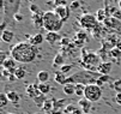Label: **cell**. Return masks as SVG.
<instances>
[{
  "label": "cell",
  "instance_id": "6da1fadb",
  "mask_svg": "<svg viewBox=\"0 0 121 114\" xmlns=\"http://www.w3.org/2000/svg\"><path fill=\"white\" fill-rule=\"evenodd\" d=\"M39 55V49L36 46H32L29 41L18 42L11 48V57L21 64H29L35 61Z\"/></svg>",
  "mask_w": 121,
  "mask_h": 114
},
{
  "label": "cell",
  "instance_id": "7a4b0ae2",
  "mask_svg": "<svg viewBox=\"0 0 121 114\" xmlns=\"http://www.w3.org/2000/svg\"><path fill=\"white\" fill-rule=\"evenodd\" d=\"M99 76H101L99 73H95L89 70H80V71L73 73L72 76L67 77V83H72V84L80 83L84 85H89V84L96 83Z\"/></svg>",
  "mask_w": 121,
  "mask_h": 114
},
{
  "label": "cell",
  "instance_id": "3957f363",
  "mask_svg": "<svg viewBox=\"0 0 121 114\" xmlns=\"http://www.w3.org/2000/svg\"><path fill=\"white\" fill-rule=\"evenodd\" d=\"M64 26V22L58 17V14L53 10H48L43 16V29L46 31L59 32Z\"/></svg>",
  "mask_w": 121,
  "mask_h": 114
},
{
  "label": "cell",
  "instance_id": "277c9868",
  "mask_svg": "<svg viewBox=\"0 0 121 114\" xmlns=\"http://www.w3.org/2000/svg\"><path fill=\"white\" fill-rule=\"evenodd\" d=\"M99 57L92 52V51H86L83 48V51H82V64L84 65V67L86 70H95L97 71V66L101 64L99 62Z\"/></svg>",
  "mask_w": 121,
  "mask_h": 114
},
{
  "label": "cell",
  "instance_id": "5b68a950",
  "mask_svg": "<svg viewBox=\"0 0 121 114\" xmlns=\"http://www.w3.org/2000/svg\"><path fill=\"white\" fill-rule=\"evenodd\" d=\"M84 97H85L86 100H89L91 103L99 101L101 97H102V89H101V87H98L96 83L86 85V87H85Z\"/></svg>",
  "mask_w": 121,
  "mask_h": 114
},
{
  "label": "cell",
  "instance_id": "8992f818",
  "mask_svg": "<svg viewBox=\"0 0 121 114\" xmlns=\"http://www.w3.org/2000/svg\"><path fill=\"white\" fill-rule=\"evenodd\" d=\"M79 25L84 29V30H94L97 24H98V21L96 18V14H91V13H84L82 17L79 18Z\"/></svg>",
  "mask_w": 121,
  "mask_h": 114
},
{
  "label": "cell",
  "instance_id": "52a82bcc",
  "mask_svg": "<svg viewBox=\"0 0 121 114\" xmlns=\"http://www.w3.org/2000/svg\"><path fill=\"white\" fill-rule=\"evenodd\" d=\"M56 14H58V17L65 23V22H67L68 19H70V17H71V9H70V6H56V7H54V10H53Z\"/></svg>",
  "mask_w": 121,
  "mask_h": 114
},
{
  "label": "cell",
  "instance_id": "ba28073f",
  "mask_svg": "<svg viewBox=\"0 0 121 114\" xmlns=\"http://www.w3.org/2000/svg\"><path fill=\"white\" fill-rule=\"evenodd\" d=\"M106 28H109L112 30H115L116 32H120L121 34V23L119 19L114 18V17H108L104 22H103Z\"/></svg>",
  "mask_w": 121,
  "mask_h": 114
},
{
  "label": "cell",
  "instance_id": "9c48e42d",
  "mask_svg": "<svg viewBox=\"0 0 121 114\" xmlns=\"http://www.w3.org/2000/svg\"><path fill=\"white\" fill-rule=\"evenodd\" d=\"M88 42V36H86V32L85 31H78L74 39H73V44L77 47H84V44Z\"/></svg>",
  "mask_w": 121,
  "mask_h": 114
},
{
  "label": "cell",
  "instance_id": "30bf717a",
  "mask_svg": "<svg viewBox=\"0 0 121 114\" xmlns=\"http://www.w3.org/2000/svg\"><path fill=\"white\" fill-rule=\"evenodd\" d=\"M112 67H113V64L112 62L103 61V62H101L98 66H97V73L103 75V76H109V73L112 71Z\"/></svg>",
  "mask_w": 121,
  "mask_h": 114
},
{
  "label": "cell",
  "instance_id": "8fae6325",
  "mask_svg": "<svg viewBox=\"0 0 121 114\" xmlns=\"http://www.w3.org/2000/svg\"><path fill=\"white\" fill-rule=\"evenodd\" d=\"M26 91V95L30 97V99H35L36 96H39L41 94V91L39 90V83H32V84H29L25 89Z\"/></svg>",
  "mask_w": 121,
  "mask_h": 114
},
{
  "label": "cell",
  "instance_id": "7c38bea8",
  "mask_svg": "<svg viewBox=\"0 0 121 114\" xmlns=\"http://www.w3.org/2000/svg\"><path fill=\"white\" fill-rule=\"evenodd\" d=\"M43 16H44V12H37V13H34L31 16V21H32V24L36 29H40V28H43Z\"/></svg>",
  "mask_w": 121,
  "mask_h": 114
},
{
  "label": "cell",
  "instance_id": "4fadbf2b",
  "mask_svg": "<svg viewBox=\"0 0 121 114\" xmlns=\"http://www.w3.org/2000/svg\"><path fill=\"white\" fill-rule=\"evenodd\" d=\"M16 64H17V61H16L12 57H9V58L1 64V65H3V69H4V70H9L10 73L13 75V73L16 72V70H17Z\"/></svg>",
  "mask_w": 121,
  "mask_h": 114
},
{
  "label": "cell",
  "instance_id": "5bb4252c",
  "mask_svg": "<svg viewBox=\"0 0 121 114\" xmlns=\"http://www.w3.org/2000/svg\"><path fill=\"white\" fill-rule=\"evenodd\" d=\"M46 41L49 43V44H55L56 42L61 41V36L59 32H54V31H47V34H46Z\"/></svg>",
  "mask_w": 121,
  "mask_h": 114
},
{
  "label": "cell",
  "instance_id": "9a60e30c",
  "mask_svg": "<svg viewBox=\"0 0 121 114\" xmlns=\"http://www.w3.org/2000/svg\"><path fill=\"white\" fill-rule=\"evenodd\" d=\"M46 40V37L42 35V34H40V32H37V34H35L34 36H29V42L32 44V46H39V44H41V43H43V41Z\"/></svg>",
  "mask_w": 121,
  "mask_h": 114
},
{
  "label": "cell",
  "instance_id": "2e32d148",
  "mask_svg": "<svg viewBox=\"0 0 121 114\" xmlns=\"http://www.w3.org/2000/svg\"><path fill=\"white\" fill-rule=\"evenodd\" d=\"M54 80L58 84H61L62 87L67 84V76L65 73H62L61 71H55L54 73Z\"/></svg>",
  "mask_w": 121,
  "mask_h": 114
},
{
  "label": "cell",
  "instance_id": "e0dca14e",
  "mask_svg": "<svg viewBox=\"0 0 121 114\" xmlns=\"http://www.w3.org/2000/svg\"><path fill=\"white\" fill-rule=\"evenodd\" d=\"M78 106H79L80 109L84 112V114H89V110L91 109V102H90L89 100H86L85 97H83V99L79 100Z\"/></svg>",
  "mask_w": 121,
  "mask_h": 114
},
{
  "label": "cell",
  "instance_id": "ac0fdd59",
  "mask_svg": "<svg viewBox=\"0 0 121 114\" xmlns=\"http://www.w3.org/2000/svg\"><path fill=\"white\" fill-rule=\"evenodd\" d=\"M14 39V32L12 30H4L1 32V40L5 43H11Z\"/></svg>",
  "mask_w": 121,
  "mask_h": 114
},
{
  "label": "cell",
  "instance_id": "d6986e66",
  "mask_svg": "<svg viewBox=\"0 0 121 114\" xmlns=\"http://www.w3.org/2000/svg\"><path fill=\"white\" fill-rule=\"evenodd\" d=\"M39 83H49V78H50V75L48 71L46 70H42V71H39L37 76H36Z\"/></svg>",
  "mask_w": 121,
  "mask_h": 114
},
{
  "label": "cell",
  "instance_id": "ffe728a7",
  "mask_svg": "<svg viewBox=\"0 0 121 114\" xmlns=\"http://www.w3.org/2000/svg\"><path fill=\"white\" fill-rule=\"evenodd\" d=\"M104 28H106V26H104V24H103V23H98L97 26H96L94 30H91L92 36H94L95 39H101L103 31H104Z\"/></svg>",
  "mask_w": 121,
  "mask_h": 114
},
{
  "label": "cell",
  "instance_id": "44dd1931",
  "mask_svg": "<svg viewBox=\"0 0 121 114\" xmlns=\"http://www.w3.org/2000/svg\"><path fill=\"white\" fill-rule=\"evenodd\" d=\"M65 65V57L61 53H58L53 60V67H61Z\"/></svg>",
  "mask_w": 121,
  "mask_h": 114
},
{
  "label": "cell",
  "instance_id": "7402d4cb",
  "mask_svg": "<svg viewBox=\"0 0 121 114\" xmlns=\"http://www.w3.org/2000/svg\"><path fill=\"white\" fill-rule=\"evenodd\" d=\"M7 97H9L10 102L13 103V105H18V102H19V100H21L19 94L16 92V91H13V90H10V91L7 92Z\"/></svg>",
  "mask_w": 121,
  "mask_h": 114
},
{
  "label": "cell",
  "instance_id": "603a6c76",
  "mask_svg": "<svg viewBox=\"0 0 121 114\" xmlns=\"http://www.w3.org/2000/svg\"><path fill=\"white\" fill-rule=\"evenodd\" d=\"M62 91H64V94L67 95V96H71V95L76 94V84L67 83L66 85L62 87Z\"/></svg>",
  "mask_w": 121,
  "mask_h": 114
},
{
  "label": "cell",
  "instance_id": "cb8c5ba5",
  "mask_svg": "<svg viewBox=\"0 0 121 114\" xmlns=\"http://www.w3.org/2000/svg\"><path fill=\"white\" fill-rule=\"evenodd\" d=\"M108 17H109V16H108L107 11H106V10H103V9H99V10L96 12V18H97L98 23H103Z\"/></svg>",
  "mask_w": 121,
  "mask_h": 114
},
{
  "label": "cell",
  "instance_id": "d4e9b609",
  "mask_svg": "<svg viewBox=\"0 0 121 114\" xmlns=\"http://www.w3.org/2000/svg\"><path fill=\"white\" fill-rule=\"evenodd\" d=\"M42 109L46 112V113H50L52 110L54 109V102H53V99L52 100H46V102H44V105H43V107H42Z\"/></svg>",
  "mask_w": 121,
  "mask_h": 114
},
{
  "label": "cell",
  "instance_id": "484cf974",
  "mask_svg": "<svg viewBox=\"0 0 121 114\" xmlns=\"http://www.w3.org/2000/svg\"><path fill=\"white\" fill-rule=\"evenodd\" d=\"M46 95H43V94H40L39 96H36L35 99H34V102H35V105L37 106V107H43V105H44V102H46Z\"/></svg>",
  "mask_w": 121,
  "mask_h": 114
},
{
  "label": "cell",
  "instance_id": "4316f807",
  "mask_svg": "<svg viewBox=\"0 0 121 114\" xmlns=\"http://www.w3.org/2000/svg\"><path fill=\"white\" fill-rule=\"evenodd\" d=\"M39 90L41 91V94L47 95L52 90V87H50L49 83H39Z\"/></svg>",
  "mask_w": 121,
  "mask_h": 114
},
{
  "label": "cell",
  "instance_id": "83f0119b",
  "mask_svg": "<svg viewBox=\"0 0 121 114\" xmlns=\"http://www.w3.org/2000/svg\"><path fill=\"white\" fill-rule=\"evenodd\" d=\"M85 87H86V85L80 84V83L76 84V95L79 96V97H84V94H85Z\"/></svg>",
  "mask_w": 121,
  "mask_h": 114
},
{
  "label": "cell",
  "instance_id": "f1b7e54d",
  "mask_svg": "<svg viewBox=\"0 0 121 114\" xmlns=\"http://www.w3.org/2000/svg\"><path fill=\"white\" fill-rule=\"evenodd\" d=\"M14 76L17 77V79H18V80H21V79H23L26 76V71L23 67H18V69L16 70V72H14Z\"/></svg>",
  "mask_w": 121,
  "mask_h": 114
},
{
  "label": "cell",
  "instance_id": "f546056e",
  "mask_svg": "<svg viewBox=\"0 0 121 114\" xmlns=\"http://www.w3.org/2000/svg\"><path fill=\"white\" fill-rule=\"evenodd\" d=\"M10 100H9V97H7V94H0V107H6L9 105Z\"/></svg>",
  "mask_w": 121,
  "mask_h": 114
},
{
  "label": "cell",
  "instance_id": "4dcf8cb0",
  "mask_svg": "<svg viewBox=\"0 0 121 114\" xmlns=\"http://www.w3.org/2000/svg\"><path fill=\"white\" fill-rule=\"evenodd\" d=\"M72 69H73V65H72V64H67V65L65 64L64 66H61V67H60V70H59V71H61L62 73L67 75V73H70V72L72 71Z\"/></svg>",
  "mask_w": 121,
  "mask_h": 114
},
{
  "label": "cell",
  "instance_id": "1f68e13d",
  "mask_svg": "<svg viewBox=\"0 0 121 114\" xmlns=\"http://www.w3.org/2000/svg\"><path fill=\"white\" fill-rule=\"evenodd\" d=\"M53 102H54V109H60L61 110V107L65 106V100L64 99H59V101L53 99Z\"/></svg>",
  "mask_w": 121,
  "mask_h": 114
},
{
  "label": "cell",
  "instance_id": "d6a6232c",
  "mask_svg": "<svg viewBox=\"0 0 121 114\" xmlns=\"http://www.w3.org/2000/svg\"><path fill=\"white\" fill-rule=\"evenodd\" d=\"M109 54H110L112 57H114V58H120V57H121V49L114 47V48H112V49H110Z\"/></svg>",
  "mask_w": 121,
  "mask_h": 114
},
{
  "label": "cell",
  "instance_id": "836d02e7",
  "mask_svg": "<svg viewBox=\"0 0 121 114\" xmlns=\"http://www.w3.org/2000/svg\"><path fill=\"white\" fill-rule=\"evenodd\" d=\"M108 79H109V76H103V75H101V76L98 77V79H97L96 84H97L98 87H101V85H102L103 83H106Z\"/></svg>",
  "mask_w": 121,
  "mask_h": 114
},
{
  "label": "cell",
  "instance_id": "e575fe53",
  "mask_svg": "<svg viewBox=\"0 0 121 114\" xmlns=\"http://www.w3.org/2000/svg\"><path fill=\"white\" fill-rule=\"evenodd\" d=\"M72 42H71V40L70 39H67V37H62L61 39V41H60V44H61V47L62 48H65V47H68Z\"/></svg>",
  "mask_w": 121,
  "mask_h": 114
},
{
  "label": "cell",
  "instance_id": "d590c367",
  "mask_svg": "<svg viewBox=\"0 0 121 114\" xmlns=\"http://www.w3.org/2000/svg\"><path fill=\"white\" fill-rule=\"evenodd\" d=\"M29 10L31 11V13H32V14H34V13H37V12H40V7H39L36 4H30Z\"/></svg>",
  "mask_w": 121,
  "mask_h": 114
},
{
  "label": "cell",
  "instance_id": "8d00e7d4",
  "mask_svg": "<svg viewBox=\"0 0 121 114\" xmlns=\"http://www.w3.org/2000/svg\"><path fill=\"white\" fill-rule=\"evenodd\" d=\"M70 9H71V11H74V10H77V9H79V6H80V3L78 1V0H76V1H72L70 5Z\"/></svg>",
  "mask_w": 121,
  "mask_h": 114
},
{
  "label": "cell",
  "instance_id": "74e56055",
  "mask_svg": "<svg viewBox=\"0 0 121 114\" xmlns=\"http://www.w3.org/2000/svg\"><path fill=\"white\" fill-rule=\"evenodd\" d=\"M55 7L56 6H67V0H53Z\"/></svg>",
  "mask_w": 121,
  "mask_h": 114
},
{
  "label": "cell",
  "instance_id": "f35d334b",
  "mask_svg": "<svg viewBox=\"0 0 121 114\" xmlns=\"http://www.w3.org/2000/svg\"><path fill=\"white\" fill-rule=\"evenodd\" d=\"M76 109H77V107H76L74 105H68V106H66V107H65V112H68L70 114H72Z\"/></svg>",
  "mask_w": 121,
  "mask_h": 114
},
{
  "label": "cell",
  "instance_id": "ab89813d",
  "mask_svg": "<svg viewBox=\"0 0 121 114\" xmlns=\"http://www.w3.org/2000/svg\"><path fill=\"white\" fill-rule=\"evenodd\" d=\"M13 18H14L16 22H23V21H24L23 14H21V13H16V14L13 16Z\"/></svg>",
  "mask_w": 121,
  "mask_h": 114
},
{
  "label": "cell",
  "instance_id": "60d3db41",
  "mask_svg": "<svg viewBox=\"0 0 121 114\" xmlns=\"http://www.w3.org/2000/svg\"><path fill=\"white\" fill-rule=\"evenodd\" d=\"M115 102L121 106V91H119V92L115 95Z\"/></svg>",
  "mask_w": 121,
  "mask_h": 114
},
{
  "label": "cell",
  "instance_id": "b9f144b4",
  "mask_svg": "<svg viewBox=\"0 0 121 114\" xmlns=\"http://www.w3.org/2000/svg\"><path fill=\"white\" fill-rule=\"evenodd\" d=\"M0 55H1V57H0V62L3 64V62L7 59V58H6V55H7V54H6V52H0Z\"/></svg>",
  "mask_w": 121,
  "mask_h": 114
},
{
  "label": "cell",
  "instance_id": "7bdbcfd3",
  "mask_svg": "<svg viewBox=\"0 0 121 114\" xmlns=\"http://www.w3.org/2000/svg\"><path fill=\"white\" fill-rule=\"evenodd\" d=\"M7 79H9V82H11V83L16 82V80H18V79H17V77L14 76V73H13V75H10V76L7 77Z\"/></svg>",
  "mask_w": 121,
  "mask_h": 114
},
{
  "label": "cell",
  "instance_id": "ee69618b",
  "mask_svg": "<svg viewBox=\"0 0 121 114\" xmlns=\"http://www.w3.org/2000/svg\"><path fill=\"white\" fill-rule=\"evenodd\" d=\"M50 113H52V114H62V112H61L60 109H53Z\"/></svg>",
  "mask_w": 121,
  "mask_h": 114
},
{
  "label": "cell",
  "instance_id": "f6af8a7d",
  "mask_svg": "<svg viewBox=\"0 0 121 114\" xmlns=\"http://www.w3.org/2000/svg\"><path fill=\"white\" fill-rule=\"evenodd\" d=\"M72 114H84V112H83L82 109H78V108H77V109H76Z\"/></svg>",
  "mask_w": 121,
  "mask_h": 114
},
{
  "label": "cell",
  "instance_id": "bcb514c9",
  "mask_svg": "<svg viewBox=\"0 0 121 114\" xmlns=\"http://www.w3.org/2000/svg\"><path fill=\"white\" fill-rule=\"evenodd\" d=\"M117 6H119V9H120V10H121V0H120V1H119V3H117Z\"/></svg>",
  "mask_w": 121,
  "mask_h": 114
},
{
  "label": "cell",
  "instance_id": "7dc6e473",
  "mask_svg": "<svg viewBox=\"0 0 121 114\" xmlns=\"http://www.w3.org/2000/svg\"><path fill=\"white\" fill-rule=\"evenodd\" d=\"M29 1H30L31 4H35V1H36V0H29Z\"/></svg>",
  "mask_w": 121,
  "mask_h": 114
},
{
  "label": "cell",
  "instance_id": "c3c4849f",
  "mask_svg": "<svg viewBox=\"0 0 121 114\" xmlns=\"http://www.w3.org/2000/svg\"><path fill=\"white\" fill-rule=\"evenodd\" d=\"M115 1H116V3H119V1H120V0H115Z\"/></svg>",
  "mask_w": 121,
  "mask_h": 114
},
{
  "label": "cell",
  "instance_id": "681fc988",
  "mask_svg": "<svg viewBox=\"0 0 121 114\" xmlns=\"http://www.w3.org/2000/svg\"><path fill=\"white\" fill-rule=\"evenodd\" d=\"M7 114H14V113H7Z\"/></svg>",
  "mask_w": 121,
  "mask_h": 114
},
{
  "label": "cell",
  "instance_id": "f907efd6",
  "mask_svg": "<svg viewBox=\"0 0 121 114\" xmlns=\"http://www.w3.org/2000/svg\"><path fill=\"white\" fill-rule=\"evenodd\" d=\"M35 114H40V113H35Z\"/></svg>",
  "mask_w": 121,
  "mask_h": 114
}]
</instances>
